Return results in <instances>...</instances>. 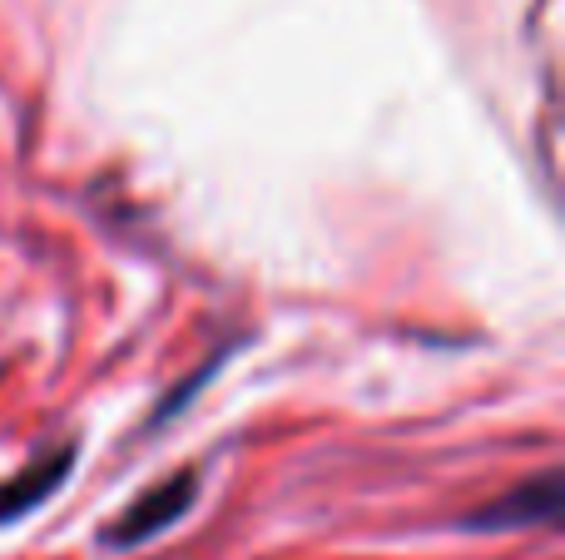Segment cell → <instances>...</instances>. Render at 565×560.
Returning a JSON list of instances; mask_svg holds the SVG:
<instances>
[{"label": "cell", "mask_w": 565, "mask_h": 560, "mask_svg": "<svg viewBox=\"0 0 565 560\" xmlns=\"http://www.w3.org/2000/svg\"><path fill=\"white\" fill-rule=\"evenodd\" d=\"M565 511V482L561 472H541L536 482L507 492L501 502L481 506V511L467 516V526L477 531H516V526H556Z\"/></svg>", "instance_id": "2"}, {"label": "cell", "mask_w": 565, "mask_h": 560, "mask_svg": "<svg viewBox=\"0 0 565 560\" xmlns=\"http://www.w3.org/2000/svg\"><path fill=\"white\" fill-rule=\"evenodd\" d=\"M194 496H199V476L194 472H179V476H169V482H159V486H149L139 502H129L125 511L109 521V531H105V546H145V541H154L159 531H169V526L179 521V516L194 506Z\"/></svg>", "instance_id": "1"}, {"label": "cell", "mask_w": 565, "mask_h": 560, "mask_svg": "<svg viewBox=\"0 0 565 560\" xmlns=\"http://www.w3.org/2000/svg\"><path fill=\"white\" fill-rule=\"evenodd\" d=\"M70 462H75L70 452H55V456H40L35 466H25V472L10 476V482H0V521H15V516L35 511V506L65 482Z\"/></svg>", "instance_id": "3"}]
</instances>
